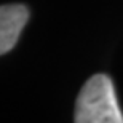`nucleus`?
<instances>
[{
    "instance_id": "nucleus-1",
    "label": "nucleus",
    "mask_w": 123,
    "mask_h": 123,
    "mask_svg": "<svg viewBox=\"0 0 123 123\" xmlns=\"http://www.w3.org/2000/svg\"><path fill=\"white\" fill-rule=\"evenodd\" d=\"M74 123H123V114L109 75L96 74L85 82L75 101Z\"/></svg>"
},
{
    "instance_id": "nucleus-2",
    "label": "nucleus",
    "mask_w": 123,
    "mask_h": 123,
    "mask_svg": "<svg viewBox=\"0 0 123 123\" xmlns=\"http://www.w3.org/2000/svg\"><path fill=\"white\" fill-rule=\"evenodd\" d=\"M29 19V10L21 3L2 5L0 8V53L6 55L16 45Z\"/></svg>"
}]
</instances>
